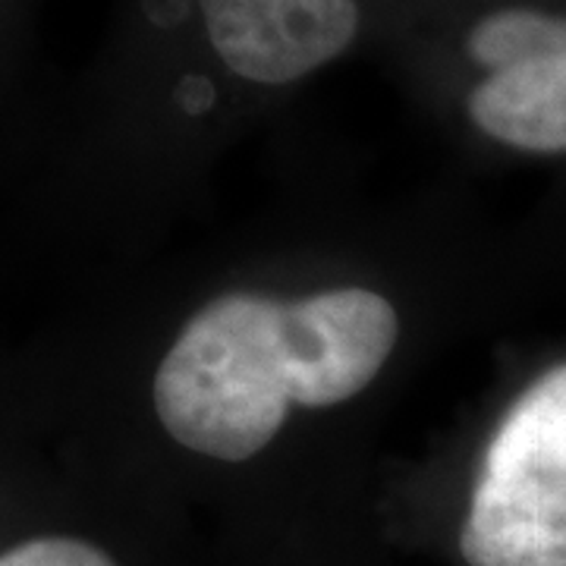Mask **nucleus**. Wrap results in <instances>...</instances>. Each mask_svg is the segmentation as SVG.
I'll use <instances>...</instances> for the list:
<instances>
[{"mask_svg": "<svg viewBox=\"0 0 566 566\" xmlns=\"http://www.w3.org/2000/svg\"><path fill=\"white\" fill-rule=\"evenodd\" d=\"M469 117L520 151H566V20L532 10L526 51L469 92Z\"/></svg>", "mask_w": 566, "mask_h": 566, "instance_id": "4", "label": "nucleus"}, {"mask_svg": "<svg viewBox=\"0 0 566 566\" xmlns=\"http://www.w3.org/2000/svg\"><path fill=\"white\" fill-rule=\"evenodd\" d=\"M0 566H117L102 547L70 535H41L25 538L3 551Z\"/></svg>", "mask_w": 566, "mask_h": 566, "instance_id": "5", "label": "nucleus"}, {"mask_svg": "<svg viewBox=\"0 0 566 566\" xmlns=\"http://www.w3.org/2000/svg\"><path fill=\"white\" fill-rule=\"evenodd\" d=\"M221 63L255 85H290L337 61L359 32V0H199Z\"/></svg>", "mask_w": 566, "mask_h": 566, "instance_id": "3", "label": "nucleus"}, {"mask_svg": "<svg viewBox=\"0 0 566 566\" xmlns=\"http://www.w3.org/2000/svg\"><path fill=\"white\" fill-rule=\"evenodd\" d=\"M460 554L469 566H566V363L528 385L494 428Z\"/></svg>", "mask_w": 566, "mask_h": 566, "instance_id": "2", "label": "nucleus"}, {"mask_svg": "<svg viewBox=\"0 0 566 566\" xmlns=\"http://www.w3.org/2000/svg\"><path fill=\"white\" fill-rule=\"evenodd\" d=\"M397 337V308L365 286L303 300L227 293L164 353L155 412L186 450L243 463L277 438L290 406L327 409L363 394Z\"/></svg>", "mask_w": 566, "mask_h": 566, "instance_id": "1", "label": "nucleus"}]
</instances>
